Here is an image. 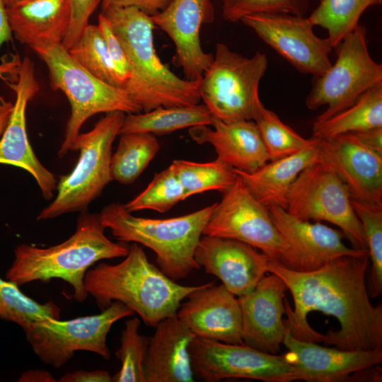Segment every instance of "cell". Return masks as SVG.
I'll return each mask as SVG.
<instances>
[{
  "mask_svg": "<svg viewBox=\"0 0 382 382\" xmlns=\"http://www.w3.org/2000/svg\"><path fill=\"white\" fill-rule=\"evenodd\" d=\"M369 254L345 255L308 272L269 260L267 272L284 282L294 308L284 299V323L296 339L323 342L345 350L382 349V306L369 300Z\"/></svg>",
  "mask_w": 382,
  "mask_h": 382,
  "instance_id": "obj_1",
  "label": "cell"
},
{
  "mask_svg": "<svg viewBox=\"0 0 382 382\" xmlns=\"http://www.w3.org/2000/svg\"><path fill=\"white\" fill-rule=\"evenodd\" d=\"M84 285L100 310L120 301L144 324L155 328L163 319L176 315L182 301L201 284L185 286L170 279L149 261L139 244L133 243L122 262H100L89 269Z\"/></svg>",
  "mask_w": 382,
  "mask_h": 382,
  "instance_id": "obj_2",
  "label": "cell"
},
{
  "mask_svg": "<svg viewBox=\"0 0 382 382\" xmlns=\"http://www.w3.org/2000/svg\"><path fill=\"white\" fill-rule=\"evenodd\" d=\"M105 228L99 214L81 212L75 232L65 241L48 248L18 245L5 279L18 286L60 279L71 286L75 300L83 302L88 296L84 277L89 268L102 260L125 257L129 251L127 243L110 241Z\"/></svg>",
  "mask_w": 382,
  "mask_h": 382,
  "instance_id": "obj_3",
  "label": "cell"
},
{
  "mask_svg": "<svg viewBox=\"0 0 382 382\" xmlns=\"http://www.w3.org/2000/svg\"><path fill=\"white\" fill-rule=\"evenodd\" d=\"M101 13L110 22L129 62L130 76L124 89L141 111L199 103L201 79L180 78L158 57L154 42L156 26L150 16L134 7L112 8Z\"/></svg>",
  "mask_w": 382,
  "mask_h": 382,
  "instance_id": "obj_4",
  "label": "cell"
},
{
  "mask_svg": "<svg viewBox=\"0 0 382 382\" xmlns=\"http://www.w3.org/2000/svg\"><path fill=\"white\" fill-rule=\"evenodd\" d=\"M216 204L176 217L150 219L135 216L125 204L114 202L105 207L99 216L103 226L118 241L153 250L158 267L177 282L200 268L195 251Z\"/></svg>",
  "mask_w": 382,
  "mask_h": 382,
  "instance_id": "obj_5",
  "label": "cell"
},
{
  "mask_svg": "<svg viewBox=\"0 0 382 382\" xmlns=\"http://www.w3.org/2000/svg\"><path fill=\"white\" fill-rule=\"evenodd\" d=\"M30 47L46 64L52 88L63 92L70 104V117L58 151L60 158L71 151L81 127L91 116L112 111L127 114L141 111L125 89L94 76L71 56L62 43H37Z\"/></svg>",
  "mask_w": 382,
  "mask_h": 382,
  "instance_id": "obj_6",
  "label": "cell"
},
{
  "mask_svg": "<svg viewBox=\"0 0 382 382\" xmlns=\"http://www.w3.org/2000/svg\"><path fill=\"white\" fill-rule=\"evenodd\" d=\"M125 117V112L121 111L107 112L91 131L79 134L71 147V151H80L79 161L70 173L61 176L56 197L40 212L37 221L86 211L100 196L112 180V146Z\"/></svg>",
  "mask_w": 382,
  "mask_h": 382,
  "instance_id": "obj_7",
  "label": "cell"
},
{
  "mask_svg": "<svg viewBox=\"0 0 382 382\" xmlns=\"http://www.w3.org/2000/svg\"><path fill=\"white\" fill-rule=\"evenodd\" d=\"M267 64L264 53L257 51L246 57L218 42L199 86L200 99L212 117L224 122L253 120Z\"/></svg>",
  "mask_w": 382,
  "mask_h": 382,
  "instance_id": "obj_8",
  "label": "cell"
},
{
  "mask_svg": "<svg viewBox=\"0 0 382 382\" xmlns=\"http://www.w3.org/2000/svg\"><path fill=\"white\" fill-rule=\"evenodd\" d=\"M367 45L366 30L358 25L335 47V64L315 77L306 98L310 110L327 106L315 122L324 121L347 108L369 89L382 84V65L372 59Z\"/></svg>",
  "mask_w": 382,
  "mask_h": 382,
  "instance_id": "obj_9",
  "label": "cell"
},
{
  "mask_svg": "<svg viewBox=\"0 0 382 382\" xmlns=\"http://www.w3.org/2000/svg\"><path fill=\"white\" fill-rule=\"evenodd\" d=\"M134 313L124 303L115 301L96 315L68 320L47 318L31 323L23 331L40 361L60 369L77 351L91 352L109 360V331L117 321Z\"/></svg>",
  "mask_w": 382,
  "mask_h": 382,
  "instance_id": "obj_10",
  "label": "cell"
},
{
  "mask_svg": "<svg viewBox=\"0 0 382 382\" xmlns=\"http://www.w3.org/2000/svg\"><path fill=\"white\" fill-rule=\"evenodd\" d=\"M203 235L237 240L291 269V251L274 225L269 209L255 199L238 175L222 193Z\"/></svg>",
  "mask_w": 382,
  "mask_h": 382,
  "instance_id": "obj_11",
  "label": "cell"
},
{
  "mask_svg": "<svg viewBox=\"0 0 382 382\" xmlns=\"http://www.w3.org/2000/svg\"><path fill=\"white\" fill-rule=\"evenodd\" d=\"M286 210L302 220L325 221L336 225L354 248L367 250L347 187L320 158L306 168L291 185Z\"/></svg>",
  "mask_w": 382,
  "mask_h": 382,
  "instance_id": "obj_12",
  "label": "cell"
},
{
  "mask_svg": "<svg viewBox=\"0 0 382 382\" xmlns=\"http://www.w3.org/2000/svg\"><path fill=\"white\" fill-rule=\"evenodd\" d=\"M193 374L205 382L247 378L291 382L294 367L285 354L263 352L245 344H229L195 337L189 346Z\"/></svg>",
  "mask_w": 382,
  "mask_h": 382,
  "instance_id": "obj_13",
  "label": "cell"
},
{
  "mask_svg": "<svg viewBox=\"0 0 382 382\" xmlns=\"http://www.w3.org/2000/svg\"><path fill=\"white\" fill-rule=\"evenodd\" d=\"M241 21L301 73L318 77L332 65L329 55L332 46L328 38L315 34L308 18L284 13H256Z\"/></svg>",
  "mask_w": 382,
  "mask_h": 382,
  "instance_id": "obj_14",
  "label": "cell"
},
{
  "mask_svg": "<svg viewBox=\"0 0 382 382\" xmlns=\"http://www.w3.org/2000/svg\"><path fill=\"white\" fill-rule=\"evenodd\" d=\"M214 17L212 0H171L166 8L151 16L155 26L172 40L175 47L173 62L182 68L187 80H200L213 61L214 54L202 49L199 32Z\"/></svg>",
  "mask_w": 382,
  "mask_h": 382,
  "instance_id": "obj_15",
  "label": "cell"
},
{
  "mask_svg": "<svg viewBox=\"0 0 382 382\" xmlns=\"http://www.w3.org/2000/svg\"><path fill=\"white\" fill-rule=\"evenodd\" d=\"M16 100L8 124L0 138V164L11 165L28 171L36 180L43 197L50 199L57 189V180L37 159L29 143L25 111L28 102L40 90L33 62L25 57L13 86Z\"/></svg>",
  "mask_w": 382,
  "mask_h": 382,
  "instance_id": "obj_16",
  "label": "cell"
},
{
  "mask_svg": "<svg viewBox=\"0 0 382 382\" xmlns=\"http://www.w3.org/2000/svg\"><path fill=\"white\" fill-rule=\"evenodd\" d=\"M282 344L294 367V380L342 382L359 379L361 371L382 362V349L345 350L295 338L286 332Z\"/></svg>",
  "mask_w": 382,
  "mask_h": 382,
  "instance_id": "obj_17",
  "label": "cell"
},
{
  "mask_svg": "<svg viewBox=\"0 0 382 382\" xmlns=\"http://www.w3.org/2000/svg\"><path fill=\"white\" fill-rule=\"evenodd\" d=\"M318 140L320 159L342 181L350 197L382 204V155L352 133Z\"/></svg>",
  "mask_w": 382,
  "mask_h": 382,
  "instance_id": "obj_18",
  "label": "cell"
},
{
  "mask_svg": "<svg viewBox=\"0 0 382 382\" xmlns=\"http://www.w3.org/2000/svg\"><path fill=\"white\" fill-rule=\"evenodd\" d=\"M195 260L236 296L252 291L267 272L269 258L243 242L202 235Z\"/></svg>",
  "mask_w": 382,
  "mask_h": 382,
  "instance_id": "obj_19",
  "label": "cell"
},
{
  "mask_svg": "<svg viewBox=\"0 0 382 382\" xmlns=\"http://www.w3.org/2000/svg\"><path fill=\"white\" fill-rule=\"evenodd\" d=\"M181 303L178 318L198 337L229 344H244L238 298L222 284H201Z\"/></svg>",
  "mask_w": 382,
  "mask_h": 382,
  "instance_id": "obj_20",
  "label": "cell"
},
{
  "mask_svg": "<svg viewBox=\"0 0 382 382\" xmlns=\"http://www.w3.org/2000/svg\"><path fill=\"white\" fill-rule=\"evenodd\" d=\"M268 209L290 248L291 270L312 271L338 257L369 254L367 250L347 247L342 241V232L320 222L298 219L280 207L272 206Z\"/></svg>",
  "mask_w": 382,
  "mask_h": 382,
  "instance_id": "obj_21",
  "label": "cell"
},
{
  "mask_svg": "<svg viewBox=\"0 0 382 382\" xmlns=\"http://www.w3.org/2000/svg\"><path fill=\"white\" fill-rule=\"evenodd\" d=\"M287 287L275 274L265 275L255 289L238 296L242 316L243 343L277 354L288 331L283 315Z\"/></svg>",
  "mask_w": 382,
  "mask_h": 382,
  "instance_id": "obj_22",
  "label": "cell"
},
{
  "mask_svg": "<svg viewBox=\"0 0 382 382\" xmlns=\"http://www.w3.org/2000/svg\"><path fill=\"white\" fill-rule=\"evenodd\" d=\"M190 127L189 134L197 143L213 146L217 158L236 170L252 173L270 161L257 125L253 120L224 122L212 118V126Z\"/></svg>",
  "mask_w": 382,
  "mask_h": 382,
  "instance_id": "obj_23",
  "label": "cell"
},
{
  "mask_svg": "<svg viewBox=\"0 0 382 382\" xmlns=\"http://www.w3.org/2000/svg\"><path fill=\"white\" fill-rule=\"evenodd\" d=\"M147 348L145 382H192L189 346L195 335L176 315L161 320Z\"/></svg>",
  "mask_w": 382,
  "mask_h": 382,
  "instance_id": "obj_24",
  "label": "cell"
},
{
  "mask_svg": "<svg viewBox=\"0 0 382 382\" xmlns=\"http://www.w3.org/2000/svg\"><path fill=\"white\" fill-rule=\"evenodd\" d=\"M15 37L29 47L62 43L71 21L69 0H29L6 8Z\"/></svg>",
  "mask_w": 382,
  "mask_h": 382,
  "instance_id": "obj_25",
  "label": "cell"
},
{
  "mask_svg": "<svg viewBox=\"0 0 382 382\" xmlns=\"http://www.w3.org/2000/svg\"><path fill=\"white\" fill-rule=\"evenodd\" d=\"M297 153L266 163L252 173L234 169L243 180L246 188L260 203L286 209L289 190L308 166L320 159L318 140Z\"/></svg>",
  "mask_w": 382,
  "mask_h": 382,
  "instance_id": "obj_26",
  "label": "cell"
},
{
  "mask_svg": "<svg viewBox=\"0 0 382 382\" xmlns=\"http://www.w3.org/2000/svg\"><path fill=\"white\" fill-rule=\"evenodd\" d=\"M212 115L207 106L195 104L158 107L144 113L125 116L119 134L132 132L163 135L199 125H211Z\"/></svg>",
  "mask_w": 382,
  "mask_h": 382,
  "instance_id": "obj_27",
  "label": "cell"
},
{
  "mask_svg": "<svg viewBox=\"0 0 382 382\" xmlns=\"http://www.w3.org/2000/svg\"><path fill=\"white\" fill-rule=\"evenodd\" d=\"M382 127V84L376 86L351 106L322 122H314L313 137L326 139L340 134Z\"/></svg>",
  "mask_w": 382,
  "mask_h": 382,
  "instance_id": "obj_28",
  "label": "cell"
},
{
  "mask_svg": "<svg viewBox=\"0 0 382 382\" xmlns=\"http://www.w3.org/2000/svg\"><path fill=\"white\" fill-rule=\"evenodd\" d=\"M115 153L112 155V180L131 184L145 170L158 153L160 145L156 136L150 133L132 132L120 134Z\"/></svg>",
  "mask_w": 382,
  "mask_h": 382,
  "instance_id": "obj_29",
  "label": "cell"
},
{
  "mask_svg": "<svg viewBox=\"0 0 382 382\" xmlns=\"http://www.w3.org/2000/svg\"><path fill=\"white\" fill-rule=\"evenodd\" d=\"M318 6L308 17L313 25L328 32V39L335 48L354 30L366 9L381 4L382 0H318Z\"/></svg>",
  "mask_w": 382,
  "mask_h": 382,
  "instance_id": "obj_30",
  "label": "cell"
},
{
  "mask_svg": "<svg viewBox=\"0 0 382 382\" xmlns=\"http://www.w3.org/2000/svg\"><path fill=\"white\" fill-rule=\"evenodd\" d=\"M170 165L187 197L210 190L223 193L238 177L233 168L218 158L207 163L179 159Z\"/></svg>",
  "mask_w": 382,
  "mask_h": 382,
  "instance_id": "obj_31",
  "label": "cell"
},
{
  "mask_svg": "<svg viewBox=\"0 0 382 382\" xmlns=\"http://www.w3.org/2000/svg\"><path fill=\"white\" fill-rule=\"evenodd\" d=\"M68 51L79 64L96 78L112 86L124 88L98 25L88 24Z\"/></svg>",
  "mask_w": 382,
  "mask_h": 382,
  "instance_id": "obj_32",
  "label": "cell"
},
{
  "mask_svg": "<svg viewBox=\"0 0 382 382\" xmlns=\"http://www.w3.org/2000/svg\"><path fill=\"white\" fill-rule=\"evenodd\" d=\"M253 121L257 126L270 161H274L297 153L313 145L316 138L305 139L285 125L260 100Z\"/></svg>",
  "mask_w": 382,
  "mask_h": 382,
  "instance_id": "obj_33",
  "label": "cell"
},
{
  "mask_svg": "<svg viewBox=\"0 0 382 382\" xmlns=\"http://www.w3.org/2000/svg\"><path fill=\"white\" fill-rule=\"evenodd\" d=\"M61 309L54 302L40 303L28 296L19 286L0 277V319L13 323L23 330L36 320L60 319Z\"/></svg>",
  "mask_w": 382,
  "mask_h": 382,
  "instance_id": "obj_34",
  "label": "cell"
},
{
  "mask_svg": "<svg viewBox=\"0 0 382 382\" xmlns=\"http://www.w3.org/2000/svg\"><path fill=\"white\" fill-rule=\"evenodd\" d=\"M351 202L361 224L371 262L369 291L371 296H378L382 294V204L352 198Z\"/></svg>",
  "mask_w": 382,
  "mask_h": 382,
  "instance_id": "obj_35",
  "label": "cell"
},
{
  "mask_svg": "<svg viewBox=\"0 0 382 382\" xmlns=\"http://www.w3.org/2000/svg\"><path fill=\"white\" fill-rule=\"evenodd\" d=\"M141 322L134 317L125 322L120 347L115 355L121 361L120 371L113 376L115 382H145L144 361L149 338L139 332Z\"/></svg>",
  "mask_w": 382,
  "mask_h": 382,
  "instance_id": "obj_36",
  "label": "cell"
},
{
  "mask_svg": "<svg viewBox=\"0 0 382 382\" xmlns=\"http://www.w3.org/2000/svg\"><path fill=\"white\" fill-rule=\"evenodd\" d=\"M186 198L185 192L170 165L156 173L145 190L125 206L131 213L144 209L163 213Z\"/></svg>",
  "mask_w": 382,
  "mask_h": 382,
  "instance_id": "obj_37",
  "label": "cell"
},
{
  "mask_svg": "<svg viewBox=\"0 0 382 382\" xmlns=\"http://www.w3.org/2000/svg\"><path fill=\"white\" fill-rule=\"evenodd\" d=\"M309 0H222V17L235 23L256 13H284L304 16Z\"/></svg>",
  "mask_w": 382,
  "mask_h": 382,
  "instance_id": "obj_38",
  "label": "cell"
},
{
  "mask_svg": "<svg viewBox=\"0 0 382 382\" xmlns=\"http://www.w3.org/2000/svg\"><path fill=\"white\" fill-rule=\"evenodd\" d=\"M71 4V21L68 32L62 44L69 50L80 38L88 20L96 11L101 0H69Z\"/></svg>",
  "mask_w": 382,
  "mask_h": 382,
  "instance_id": "obj_39",
  "label": "cell"
},
{
  "mask_svg": "<svg viewBox=\"0 0 382 382\" xmlns=\"http://www.w3.org/2000/svg\"><path fill=\"white\" fill-rule=\"evenodd\" d=\"M98 26L125 88L130 76L129 62L125 50L110 22L101 13L98 16Z\"/></svg>",
  "mask_w": 382,
  "mask_h": 382,
  "instance_id": "obj_40",
  "label": "cell"
},
{
  "mask_svg": "<svg viewBox=\"0 0 382 382\" xmlns=\"http://www.w3.org/2000/svg\"><path fill=\"white\" fill-rule=\"evenodd\" d=\"M171 0H101V12L112 8H136L152 16L163 11Z\"/></svg>",
  "mask_w": 382,
  "mask_h": 382,
  "instance_id": "obj_41",
  "label": "cell"
},
{
  "mask_svg": "<svg viewBox=\"0 0 382 382\" xmlns=\"http://www.w3.org/2000/svg\"><path fill=\"white\" fill-rule=\"evenodd\" d=\"M57 381L59 382H110L112 376L104 370L85 371L78 370L67 373Z\"/></svg>",
  "mask_w": 382,
  "mask_h": 382,
  "instance_id": "obj_42",
  "label": "cell"
},
{
  "mask_svg": "<svg viewBox=\"0 0 382 382\" xmlns=\"http://www.w3.org/2000/svg\"><path fill=\"white\" fill-rule=\"evenodd\" d=\"M352 134L362 144L382 155V127L374 128Z\"/></svg>",
  "mask_w": 382,
  "mask_h": 382,
  "instance_id": "obj_43",
  "label": "cell"
},
{
  "mask_svg": "<svg viewBox=\"0 0 382 382\" xmlns=\"http://www.w3.org/2000/svg\"><path fill=\"white\" fill-rule=\"evenodd\" d=\"M18 382H55L54 377L48 371L39 369L28 370L19 377Z\"/></svg>",
  "mask_w": 382,
  "mask_h": 382,
  "instance_id": "obj_44",
  "label": "cell"
},
{
  "mask_svg": "<svg viewBox=\"0 0 382 382\" xmlns=\"http://www.w3.org/2000/svg\"><path fill=\"white\" fill-rule=\"evenodd\" d=\"M12 30L8 22L6 6L0 0V48L1 45L12 38Z\"/></svg>",
  "mask_w": 382,
  "mask_h": 382,
  "instance_id": "obj_45",
  "label": "cell"
},
{
  "mask_svg": "<svg viewBox=\"0 0 382 382\" xmlns=\"http://www.w3.org/2000/svg\"><path fill=\"white\" fill-rule=\"evenodd\" d=\"M21 60L13 56L11 59L4 60L0 64V79L4 81H9L10 76H16Z\"/></svg>",
  "mask_w": 382,
  "mask_h": 382,
  "instance_id": "obj_46",
  "label": "cell"
},
{
  "mask_svg": "<svg viewBox=\"0 0 382 382\" xmlns=\"http://www.w3.org/2000/svg\"><path fill=\"white\" fill-rule=\"evenodd\" d=\"M13 104L0 96V137H1L12 112Z\"/></svg>",
  "mask_w": 382,
  "mask_h": 382,
  "instance_id": "obj_47",
  "label": "cell"
},
{
  "mask_svg": "<svg viewBox=\"0 0 382 382\" xmlns=\"http://www.w3.org/2000/svg\"><path fill=\"white\" fill-rule=\"evenodd\" d=\"M26 1H29V0H3L6 8L10 7L18 3Z\"/></svg>",
  "mask_w": 382,
  "mask_h": 382,
  "instance_id": "obj_48",
  "label": "cell"
}]
</instances>
